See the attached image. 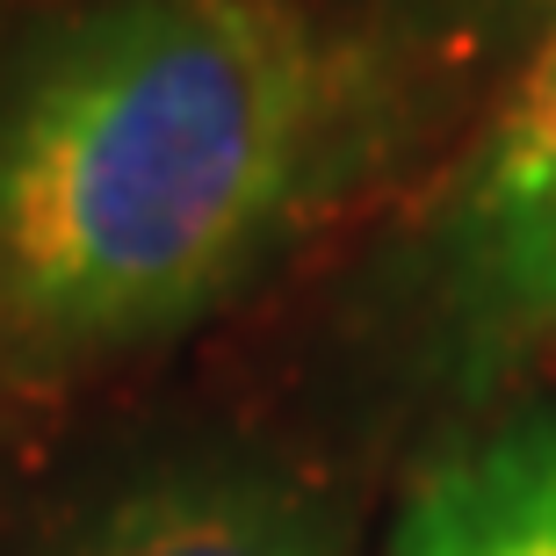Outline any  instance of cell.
Returning a JSON list of instances; mask_svg holds the SVG:
<instances>
[{"label": "cell", "instance_id": "cell-1", "mask_svg": "<svg viewBox=\"0 0 556 556\" xmlns=\"http://www.w3.org/2000/svg\"><path fill=\"white\" fill-rule=\"evenodd\" d=\"M332 124L282 0H80L0 65V354L87 369L195 326L296 217Z\"/></svg>", "mask_w": 556, "mask_h": 556}, {"label": "cell", "instance_id": "cell-2", "mask_svg": "<svg viewBox=\"0 0 556 556\" xmlns=\"http://www.w3.org/2000/svg\"><path fill=\"white\" fill-rule=\"evenodd\" d=\"M427 289L470 369L556 340V22L433 217Z\"/></svg>", "mask_w": 556, "mask_h": 556}, {"label": "cell", "instance_id": "cell-3", "mask_svg": "<svg viewBox=\"0 0 556 556\" xmlns=\"http://www.w3.org/2000/svg\"><path fill=\"white\" fill-rule=\"evenodd\" d=\"M37 556H348V535L296 477L188 455L94 498Z\"/></svg>", "mask_w": 556, "mask_h": 556}, {"label": "cell", "instance_id": "cell-4", "mask_svg": "<svg viewBox=\"0 0 556 556\" xmlns=\"http://www.w3.org/2000/svg\"><path fill=\"white\" fill-rule=\"evenodd\" d=\"M391 556H556V413L441 455L397 514Z\"/></svg>", "mask_w": 556, "mask_h": 556}]
</instances>
